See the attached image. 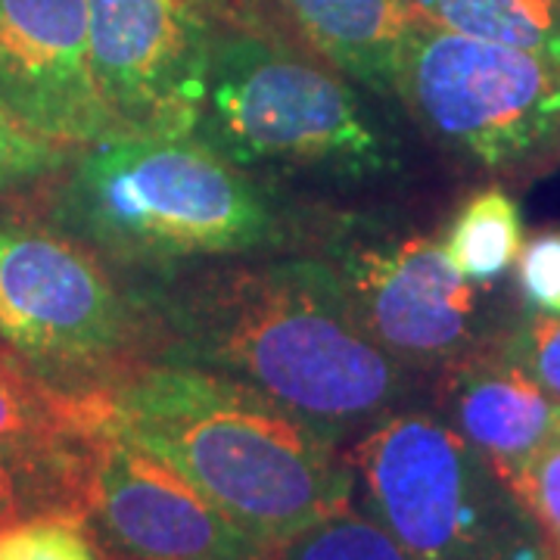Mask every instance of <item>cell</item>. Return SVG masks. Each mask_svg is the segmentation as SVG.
I'll return each instance as SVG.
<instances>
[{
  "mask_svg": "<svg viewBox=\"0 0 560 560\" xmlns=\"http://www.w3.org/2000/svg\"><path fill=\"white\" fill-rule=\"evenodd\" d=\"M131 287L153 320V361L231 377L334 442L418 393V374L364 334L318 256L261 253Z\"/></svg>",
  "mask_w": 560,
  "mask_h": 560,
  "instance_id": "cell-1",
  "label": "cell"
},
{
  "mask_svg": "<svg viewBox=\"0 0 560 560\" xmlns=\"http://www.w3.org/2000/svg\"><path fill=\"white\" fill-rule=\"evenodd\" d=\"M116 433L190 480L271 548L352 508L340 442L243 383L150 361L113 396Z\"/></svg>",
  "mask_w": 560,
  "mask_h": 560,
  "instance_id": "cell-2",
  "label": "cell"
},
{
  "mask_svg": "<svg viewBox=\"0 0 560 560\" xmlns=\"http://www.w3.org/2000/svg\"><path fill=\"white\" fill-rule=\"evenodd\" d=\"M50 215L66 237L135 283L197 265L278 253L296 237L275 187L200 138L119 135L69 162Z\"/></svg>",
  "mask_w": 560,
  "mask_h": 560,
  "instance_id": "cell-3",
  "label": "cell"
},
{
  "mask_svg": "<svg viewBox=\"0 0 560 560\" xmlns=\"http://www.w3.org/2000/svg\"><path fill=\"white\" fill-rule=\"evenodd\" d=\"M194 138L259 180L371 190L405 168L401 138L359 84L268 22L215 25Z\"/></svg>",
  "mask_w": 560,
  "mask_h": 560,
  "instance_id": "cell-4",
  "label": "cell"
},
{
  "mask_svg": "<svg viewBox=\"0 0 560 560\" xmlns=\"http://www.w3.org/2000/svg\"><path fill=\"white\" fill-rule=\"evenodd\" d=\"M346 458L371 517L411 560H558L517 492L440 411L399 408Z\"/></svg>",
  "mask_w": 560,
  "mask_h": 560,
  "instance_id": "cell-5",
  "label": "cell"
},
{
  "mask_svg": "<svg viewBox=\"0 0 560 560\" xmlns=\"http://www.w3.org/2000/svg\"><path fill=\"white\" fill-rule=\"evenodd\" d=\"M0 342L62 389L116 393L153 361V320L88 246L0 221Z\"/></svg>",
  "mask_w": 560,
  "mask_h": 560,
  "instance_id": "cell-6",
  "label": "cell"
},
{
  "mask_svg": "<svg viewBox=\"0 0 560 560\" xmlns=\"http://www.w3.org/2000/svg\"><path fill=\"white\" fill-rule=\"evenodd\" d=\"M318 259L340 280L364 334L423 377L480 352L508 330L492 287H477L430 237L383 212H340L315 228Z\"/></svg>",
  "mask_w": 560,
  "mask_h": 560,
  "instance_id": "cell-7",
  "label": "cell"
},
{
  "mask_svg": "<svg viewBox=\"0 0 560 560\" xmlns=\"http://www.w3.org/2000/svg\"><path fill=\"white\" fill-rule=\"evenodd\" d=\"M423 138L499 178L560 165V69L504 44L420 22L399 97Z\"/></svg>",
  "mask_w": 560,
  "mask_h": 560,
  "instance_id": "cell-8",
  "label": "cell"
},
{
  "mask_svg": "<svg viewBox=\"0 0 560 560\" xmlns=\"http://www.w3.org/2000/svg\"><path fill=\"white\" fill-rule=\"evenodd\" d=\"M94 79L121 135L190 138L215 25L190 0H88Z\"/></svg>",
  "mask_w": 560,
  "mask_h": 560,
  "instance_id": "cell-9",
  "label": "cell"
},
{
  "mask_svg": "<svg viewBox=\"0 0 560 560\" xmlns=\"http://www.w3.org/2000/svg\"><path fill=\"white\" fill-rule=\"evenodd\" d=\"M0 113L60 147L119 138L88 35V0H0Z\"/></svg>",
  "mask_w": 560,
  "mask_h": 560,
  "instance_id": "cell-10",
  "label": "cell"
},
{
  "mask_svg": "<svg viewBox=\"0 0 560 560\" xmlns=\"http://www.w3.org/2000/svg\"><path fill=\"white\" fill-rule=\"evenodd\" d=\"M91 517L128 560H275L278 551L119 433L103 448Z\"/></svg>",
  "mask_w": 560,
  "mask_h": 560,
  "instance_id": "cell-11",
  "label": "cell"
},
{
  "mask_svg": "<svg viewBox=\"0 0 560 560\" xmlns=\"http://www.w3.org/2000/svg\"><path fill=\"white\" fill-rule=\"evenodd\" d=\"M440 415L511 489L560 433V401L504 352L501 337L436 377Z\"/></svg>",
  "mask_w": 560,
  "mask_h": 560,
  "instance_id": "cell-12",
  "label": "cell"
},
{
  "mask_svg": "<svg viewBox=\"0 0 560 560\" xmlns=\"http://www.w3.org/2000/svg\"><path fill=\"white\" fill-rule=\"evenodd\" d=\"M116 393H75L0 349V458L97 470L116 436Z\"/></svg>",
  "mask_w": 560,
  "mask_h": 560,
  "instance_id": "cell-13",
  "label": "cell"
},
{
  "mask_svg": "<svg viewBox=\"0 0 560 560\" xmlns=\"http://www.w3.org/2000/svg\"><path fill=\"white\" fill-rule=\"evenodd\" d=\"M302 44L361 91L396 101L418 16L405 0H275Z\"/></svg>",
  "mask_w": 560,
  "mask_h": 560,
  "instance_id": "cell-14",
  "label": "cell"
},
{
  "mask_svg": "<svg viewBox=\"0 0 560 560\" xmlns=\"http://www.w3.org/2000/svg\"><path fill=\"white\" fill-rule=\"evenodd\" d=\"M420 22L504 44L560 69V0H405Z\"/></svg>",
  "mask_w": 560,
  "mask_h": 560,
  "instance_id": "cell-15",
  "label": "cell"
},
{
  "mask_svg": "<svg viewBox=\"0 0 560 560\" xmlns=\"http://www.w3.org/2000/svg\"><path fill=\"white\" fill-rule=\"evenodd\" d=\"M440 241L470 283L495 287L521 259V206L499 184L482 187L464 200Z\"/></svg>",
  "mask_w": 560,
  "mask_h": 560,
  "instance_id": "cell-16",
  "label": "cell"
},
{
  "mask_svg": "<svg viewBox=\"0 0 560 560\" xmlns=\"http://www.w3.org/2000/svg\"><path fill=\"white\" fill-rule=\"evenodd\" d=\"M94 482L97 470L0 458V533L40 517L84 523L94 504Z\"/></svg>",
  "mask_w": 560,
  "mask_h": 560,
  "instance_id": "cell-17",
  "label": "cell"
},
{
  "mask_svg": "<svg viewBox=\"0 0 560 560\" xmlns=\"http://www.w3.org/2000/svg\"><path fill=\"white\" fill-rule=\"evenodd\" d=\"M275 560H411L371 514L346 508L283 541Z\"/></svg>",
  "mask_w": 560,
  "mask_h": 560,
  "instance_id": "cell-18",
  "label": "cell"
},
{
  "mask_svg": "<svg viewBox=\"0 0 560 560\" xmlns=\"http://www.w3.org/2000/svg\"><path fill=\"white\" fill-rule=\"evenodd\" d=\"M501 346L541 389L560 401V315L523 312L501 334Z\"/></svg>",
  "mask_w": 560,
  "mask_h": 560,
  "instance_id": "cell-19",
  "label": "cell"
},
{
  "mask_svg": "<svg viewBox=\"0 0 560 560\" xmlns=\"http://www.w3.org/2000/svg\"><path fill=\"white\" fill-rule=\"evenodd\" d=\"M72 150L20 128L0 113V194L54 178L69 168Z\"/></svg>",
  "mask_w": 560,
  "mask_h": 560,
  "instance_id": "cell-20",
  "label": "cell"
},
{
  "mask_svg": "<svg viewBox=\"0 0 560 560\" xmlns=\"http://www.w3.org/2000/svg\"><path fill=\"white\" fill-rule=\"evenodd\" d=\"M0 560H97L79 521L40 517L0 533Z\"/></svg>",
  "mask_w": 560,
  "mask_h": 560,
  "instance_id": "cell-21",
  "label": "cell"
},
{
  "mask_svg": "<svg viewBox=\"0 0 560 560\" xmlns=\"http://www.w3.org/2000/svg\"><path fill=\"white\" fill-rule=\"evenodd\" d=\"M517 290L529 312L560 315V228H541L533 241L523 243Z\"/></svg>",
  "mask_w": 560,
  "mask_h": 560,
  "instance_id": "cell-22",
  "label": "cell"
},
{
  "mask_svg": "<svg viewBox=\"0 0 560 560\" xmlns=\"http://www.w3.org/2000/svg\"><path fill=\"white\" fill-rule=\"evenodd\" d=\"M514 492L533 514V521L539 523L560 560V433L526 464Z\"/></svg>",
  "mask_w": 560,
  "mask_h": 560,
  "instance_id": "cell-23",
  "label": "cell"
},
{
  "mask_svg": "<svg viewBox=\"0 0 560 560\" xmlns=\"http://www.w3.org/2000/svg\"><path fill=\"white\" fill-rule=\"evenodd\" d=\"M212 25H243V22H268L265 3L268 0H190Z\"/></svg>",
  "mask_w": 560,
  "mask_h": 560,
  "instance_id": "cell-24",
  "label": "cell"
}]
</instances>
